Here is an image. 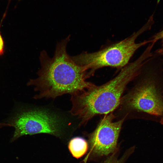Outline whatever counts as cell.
Instances as JSON below:
<instances>
[{
  "label": "cell",
  "mask_w": 163,
  "mask_h": 163,
  "mask_svg": "<svg viewBox=\"0 0 163 163\" xmlns=\"http://www.w3.org/2000/svg\"><path fill=\"white\" fill-rule=\"evenodd\" d=\"M70 38L69 36L57 43L52 57L45 50L41 52L38 77L27 83L34 86L38 93L35 98H55L67 94L72 95L94 85L86 81L88 77L85 69L68 54L66 47Z\"/></svg>",
  "instance_id": "1"
},
{
  "label": "cell",
  "mask_w": 163,
  "mask_h": 163,
  "mask_svg": "<svg viewBox=\"0 0 163 163\" xmlns=\"http://www.w3.org/2000/svg\"><path fill=\"white\" fill-rule=\"evenodd\" d=\"M149 54L143 52L135 60L121 69L118 74L107 83L94 85L71 95L72 107L69 113L80 120L79 126L94 116L111 113L119 105L127 85L139 74Z\"/></svg>",
  "instance_id": "2"
},
{
  "label": "cell",
  "mask_w": 163,
  "mask_h": 163,
  "mask_svg": "<svg viewBox=\"0 0 163 163\" xmlns=\"http://www.w3.org/2000/svg\"><path fill=\"white\" fill-rule=\"evenodd\" d=\"M161 57L155 54L146 60L143 66L144 77L126 101L129 107L159 122L163 117V59Z\"/></svg>",
  "instance_id": "3"
},
{
  "label": "cell",
  "mask_w": 163,
  "mask_h": 163,
  "mask_svg": "<svg viewBox=\"0 0 163 163\" xmlns=\"http://www.w3.org/2000/svg\"><path fill=\"white\" fill-rule=\"evenodd\" d=\"M153 24V21L149 19L138 31L123 40L96 52H83L71 57L76 63L84 68L89 77L97 69L103 67H109L121 69L129 63L130 59L137 50L152 42L150 39L138 43L136 41L140 35L151 28Z\"/></svg>",
  "instance_id": "4"
},
{
  "label": "cell",
  "mask_w": 163,
  "mask_h": 163,
  "mask_svg": "<svg viewBox=\"0 0 163 163\" xmlns=\"http://www.w3.org/2000/svg\"><path fill=\"white\" fill-rule=\"evenodd\" d=\"M9 123L15 129L11 141L24 135L40 133L50 134L62 139L65 136L63 124L60 119L45 109L19 112Z\"/></svg>",
  "instance_id": "5"
},
{
  "label": "cell",
  "mask_w": 163,
  "mask_h": 163,
  "mask_svg": "<svg viewBox=\"0 0 163 163\" xmlns=\"http://www.w3.org/2000/svg\"><path fill=\"white\" fill-rule=\"evenodd\" d=\"M112 113L105 114L90 135L91 152L99 155H107L116 148L117 140L124 119L114 122Z\"/></svg>",
  "instance_id": "6"
},
{
  "label": "cell",
  "mask_w": 163,
  "mask_h": 163,
  "mask_svg": "<svg viewBox=\"0 0 163 163\" xmlns=\"http://www.w3.org/2000/svg\"><path fill=\"white\" fill-rule=\"evenodd\" d=\"M68 147L72 156L78 159L81 157L86 152L88 145L85 139L81 137H76L70 140Z\"/></svg>",
  "instance_id": "7"
},
{
  "label": "cell",
  "mask_w": 163,
  "mask_h": 163,
  "mask_svg": "<svg viewBox=\"0 0 163 163\" xmlns=\"http://www.w3.org/2000/svg\"><path fill=\"white\" fill-rule=\"evenodd\" d=\"M150 40L152 42H156L158 40H161L163 43V29L155 34Z\"/></svg>",
  "instance_id": "8"
},
{
  "label": "cell",
  "mask_w": 163,
  "mask_h": 163,
  "mask_svg": "<svg viewBox=\"0 0 163 163\" xmlns=\"http://www.w3.org/2000/svg\"><path fill=\"white\" fill-rule=\"evenodd\" d=\"M2 21L0 24V56L4 54L5 52V42L0 32V28Z\"/></svg>",
  "instance_id": "9"
},
{
  "label": "cell",
  "mask_w": 163,
  "mask_h": 163,
  "mask_svg": "<svg viewBox=\"0 0 163 163\" xmlns=\"http://www.w3.org/2000/svg\"><path fill=\"white\" fill-rule=\"evenodd\" d=\"M104 163H120L119 161L116 160V159L113 157H111L107 160Z\"/></svg>",
  "instance_id": "10"
},
{
  "label": "cell",
  "mask_w": 163,
  "mask_h": 163,
  "mask_svg": "<svg viewBox=\"0 0 163 163\" xmlns=\"http://www.w3.org/2000/svg\"><path fill=\"white\" fill-rule=\"evenodd\" d=\"M159 122L161 124H163V117L161 119Z\"/></svg>",
  "instance_id": "11"
},
{
  "label": "cell",
  "mask_w": 163,
  "mask_h": 163,
  "mask_svg": "<svg viewBox=\"0 0 163 163\" xmlns=\"http://www.w3.org/2000/svg\"><path fill=\"white\" fill-rule=\"evenodd\" d=\"M1 126V123H0V127Z\"/></svg>",
  "instance_id": "12"
}]
</instances>
